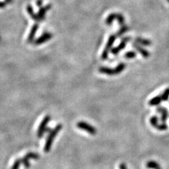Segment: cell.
Masks as SVG:
<instances>
[{"label": "cell", "instance_id": "cell-1", "mask_svg": "<svg viewBox=\"0 0 169 169\" xmlns=\"http://www.w3.org/2000/svg\"><path fill=\"white\" fill-rule=\"evenodd\" d=\"M63 128V125H61V123H59L58 125L55 126V128L54 129L52 130V131L50 132V134H49L48 137H47L46 140V142L45 144V147H44V151L45 152H49L50 151L51 148H52V144L54 142V140L57 137V135H58V133L61 131V130Z\"/></svg>", "mask_w": 169, "mask_h": 169}, {"label": "cell", "instance_id": "cell-2", "mask_svg": "<svg viewBox=\"0 0 169 169\" xmlns=\"http://www.w3.org/2000/svg\"><path fill=\"white\" fill-rule=\"evenodd\" d=\"M116 36H117V35H114V34L110 35L109 40H108L107 41V43H106V46L104 49V51H103L102 54H101V58L102 60H106V59H107L108 57H109V52H111V50H112L113 45H114V42L116 41Z\"/></svg>", "mask_w": 169, "mask_h": 169}, {"label": "cell", "instance_id": "cell-3", "mask_svg": "<svg viewBox=\"0 0 169 169\" xmlns=\"http://www.w3.org/2000/svg\"><path fill=\"white\" fill-rule=\"evenodd\" d=\"M115 20H117L119 25H123L125 24V18L121 13H110L107 18H106L105 23L106 25H111Z\"/></svg>", "mask_w": 169, "mask_h": 169}, {"label": "cell", "instance_id": "cell-4", "mask_svg": "<svg viewBox=\"0 0 169 169\" xmlns=\"http://www.w3.org/2000/svg\"><path fill=\"white\" fill-rule=\"evenodd\" d=\"M76 126L80 130L87 132L89 134L92 135L97 134V129L94 126H92V125L89 124L88 123L85 122V121H80V122L77 123Z\"/></svg>", "mask_w": 169, "mask_h": 169}, {"label": "cell", "instance_id": "cell-5", "mask_svg": "<svg viewBox=\"0 0 169 169\" xmlns=\"http://www.w3.org/2000/svg\"><path fill=\"white\" fill-rule=\"evenodd\" d=\"M51 120V117L50 116H46L45 118H43V120L42 121L41 123L39 126L38 130V133H37V135H38V138H41L43 136L44 133H45V131H46L47 128V124L50 122Z\"/></svg>", "mask_w": 169, "mask_h": 169}, {"label": "cell", "instance_id": "cell-6", "mask_svg": "<svg viewBox=\"0 0 169 169\" xmlns=\"http://www.w3.org/2000/svg\"><path fill=\"white\" fill-rule=\"evenodd\" d=\"M52 38H53V34L52 33H49V32H46V33H44L42 35H40L36 40H34L33 44L36 45V46H38V45H40L42 44L48 42Z\"/></svg>", "mask_w": 169, "mask_h": 169}, {"label": "cell", "instance_id": "cell-7", "mask_svg": "<svg viewBox=\"0 0 169 169\" xmlns=\"http://www.w3.org/2000/svg\"><path fill=\"white\" fill-rule=\"evenodd\" d=\"M130 40H131V38H130L129 37H126V38H123L122 40H121V43L119 44V45H118L117 47H114V48H113L112 50H111V53L113 54H117L119 53L121 50H123V49L126 47L127 42H129Z\"/></svg>", "mask_w": 169, "mask_h": 169}, {"label": "cell", "instance_id": "cell-8", "mask_svg": "<svg viewBox=\"0 0 169 169\" xmlns=\"http://www.w3.org/2000/svg\"><path fill=\"white\" fill-rule=\"evenodd\" d=\"M39 28V25L38 23H35L32 26L31 30H30L29 35H28V38H27V42L28 43H33L35 40V35H36L37 31H38Z\"/></svg>", "mask_w": 169, "mask_h": 169}, {"label": "cell", "instance_id": "cell-9", "mask_svg": "<svg viewBox=\"0 0 169 169\" xmlns=\"http://www.w3.org/2000/svg\"><path fill=\"white\" fill-rule=\"evenodd\" d=\"M51 8H52V4H47V5H45V6H42V7L40 8V9H39L38 12V13H37V14H38V16L39 17V18H40V21H43V20L45 19V14H46L47 11H48L49 10H50Z\"/></svg>", "mask_w": 169, "mask_h": 169}, {"label": "cell", "instance_id": "cell-10", "mask_svg": "<svg viewBox=\"0 0 169 169\" xmlns=\"http://www.w3.org/2000/svg\"><path fill=\"white\" fill-rule=\"evenodd\" d=\"M156 111L161 114V121L162 123H166L168 118V111L166 108L163 106H159L156 108Z\"/></svg>", "mask_w": 169, "mask_h": 169}, {"label": "cell", "instance_id": "cell-11", "mask_svg": "<svg viewBox=\"0 0 169 169\" xmlns=\"http://www.w3.org/2000/svg\"><path fill=\"white\" fill-rule=\"evenodd\" d=\"M133 48H135V50H137V52H139L140 54L145 59L149 58V57L150 55L149 52L147 50H145V48H143V47H142V45H140L138 43H133Z\"/></svg>", "mask_w": 169, "mask_h": 169}, {"label": "cell", "instance_id": "cell-12", "mask_svg": "<svg viewBox=\"0 0 169 169\" xmlns=\"http://www.w3.org/2000/svg\"><path fill=\"white\" fill-rule=\"evenodd\" d=\"M99 71L102 74H105L107 75H117L116 74V69L111 68L109 67H106V66H101L99 68Z\"/></svg>", "mask_w": 169, "mask_h": 169}, {"label": "cell", "instance_id": "cell-13", "mask_svg": "<svg viewBox=\"0 0 169 169\" xmlns=\"http://www.w3.org/2000/svg\"><path fill=\"white\" fill-rule=\"evenodd\" d=\"M26 10H27V12H28V14L30 15V16L32 18V19H33L34 21H35L37 22H40V18H39L38 14L34 12L33 6H32L30 4L27 5Z\"/></svg>", "mask_w": 169, "mask_h": 169}, {"label": "cell", "instance_id": "cell-14", "mask_svg": "<svg viewBox=\"0 0 169 169\" xmlns=\"http://www.w3.org/2000/svg\"><path fill=\"white\" fill-rule=\"evenodd\" d=\"M135 42H136V43L142 45V46L147 47L150 46L152 45L151 40H149V39H145L142 38H137L135 39Z\"/></svg>", "mask_w": 169, "mask_h": 169}, {"label": "cell", "instance_id": "cell-15", "mask_svg": "<svg viewBox=\"0 0 169 169\" xmlns=\"http://www.w3.org/2000/svg\"><path fill=\"white\" fill-rule=\"evenodd\" d=\"M162 101L163 100H162L161 95L159 94V95H157L156 97H153L152 99H150L149 101V104L150 106H157L160 104Z\"/></svg>", "mask_w": 169, "mask_h": 169}, {"label": "cell", "instance_id": "cell-16", "mask_svg": "<svg viewBox=\"0 0 169 169\" xmlns=\"http://www.w3.org/2000/svg\"><path fill=\"white\" fill-rule=\"evenodd\" d=\"M147 168L149 169H159L161 168L159 163L155 161H149L146 163Z\"/></svg>", "mask_w": 169, "mask_h": 169}, {"label": "cell", "instance_id": "cell-17", "mask_svg": "<svg viewBox=\"0 0 169 169\" xmlns=\"http://www.w3.org/2000/svg\"><path fill=\"white\" fill-rule=\"evenodd\" d=\"M126 64L123 63V62H121V63H120L118 65L116 66V67H115V69H116V74L118 75V74L121 73V72H123V71L126 69Z\"/></svg>", "mask_w": 169, "mask_h": 169}, {"label": "cell", "instance_id": "cell-18", "mask_svg": "<svg viewBox=\"0 0 169 169\" xmlns=\"http://www.w3.org/2000/svg\"><path fill=\"white\" fill-rule=\"evenodd\" d=\"M128 29H129V28H128V26H127V25H126L125 24L121 25V28L118 30L117 33H116V35L118 37H121V35H123V34L126 33V32L128 30Z\"/></svg>", "mask_w": 169, "mask_h": 169}, {"label": "cell", "instance_id": "cell-19", "mask_svg": "<svg viewBox=\"0 0 169 169\" xmlns=\"http://www.w3.org/2000/svg\"><path fill=\"white\" fill-rule=\"evenodd\" d=\"M159 119L156 116H153L150 118L149 119V123L151 124L152 126H153L154 128H156L157 126V125L159 124Z\"/></svg>", "mask_w": 169, "mask_h": 169}, {"label": "cell", "instance_id": "cell-20", "mask_svg": "<svg viewBox=\"0 0 169 169\" xmlns=\"http://www.w3.org/2000/svg\"><path fill=\"white\" fill-rule=\"evenodd\" d=\"M25 156L28 157L29 159H34V160H38L40 159V156H39L38 154L35 153V152H28V154H25Z\"/></svg>", "mask_w": 169, "mask_h": 169}, {"label": "cell", "instance_id": "cell-21", "mask_svg": "<svg viewBox=\"0 0 169 169\" xmlns=\"http://www.w3.org/2000/svg\"><path fill=\"white\" fill-rule=\"evenodd\" d=\"M21 163H23V165L24 166L25 168H29L30 166V159L28 158L26 156H25L21 159Z\"/></svg>", "mask_w": 169, "mask_h": 169}, {"label": "cell", "instance_id": "cell-22", "mask_svg": "<svg viewBox=\"0 0 169 169\" xmlns=\"http://www.w3.org/2000/svg\"><path fill=\"white\" fill-rule=\"evenodd\" d=\"M155 128H156L157 131H166L167 129H168V126H167V125L165 123H159V124L157 125V126Z\"/></svg>", "mask_w": 169, "mask_h": 169}, {"label": "cell", "instance_id": "cell-23", "mask_svg": "<svg viewBox=\"0 0 169 169\" xmlns=\"http://www.w3.org/2000/svg\"><path fill=\"white\" fill-rule=\"evenodd\" d=\"M137 53L134 51H131V52H128L125 54L124 57L125 58L128 59H134L136 57Z\"/></svg>", "mask_w": 169, "mask_h": 169}, {"label": "cell", "instance_id": "cell-24", "mask_svg": "<svg viewBox=\"0 0 169 169\" xmlns=\"http://www.w3.org/2000/svg\"><path fill=\"white\" fill-rule=\"evenodd\" d=\"M161 95L162 100L164 101L168 100L169 98V88L166 89Z\"/></svg>", "mask_w": 169, "mask_h": 169}, {"label": "cell", "instance_id": "cell-25", "mask_svg": "<svg viewBox=\"0 0 169 169\" xmlns=\"http://www.w3.org/2000/svg\"><path fill=\"white\" fill-rule=\"evenodd\" d=\"M21 163V159H16L13 163L12 166H11V169H19Z\"/></svg>", "mask_w": 169, "mask_h": 169}, {"label": "cell", "instance_id": "cell-26", "mask_svg": "<svg viewBox=\"0 0 169 169\" xmlns=\"http://www.w3.org/2000/svg\"><path fill=\"white\" fill-rule=\"evenodd\" d=\"M42 4H43V1L42 0H37L36 1V5L38 7H42Z\"/></svg>", "mask_w": 169, "mask_h": 169}, {"label": "cell", "instance_id": "cell-27", "mask_svg": "<svg viewBox=\"0 0 169 169\" xmlns=\"http://www.w3.org/2000/svg\"><path fill=\"white\" fill-rule=\"evenodd\" d=\"M119 167H120V169H128L126 164L124 163H121V164H120V166H119Z\"/></svg>", "mask_w": 169, "mask_h": 169}, {"label": "cell", "instance_id": "cell-28", "mask_svg": "<svg viewBox=\"0 0 169 169\" xmlns=\"http://www.w3.org/2000/svg\"><path fill=\"white\" fill-rule=\"evenodd\" d=\"M6 3L5 1H0V8H4L6 6Z\"/></svg>", "mask_w": 169, "mask_h": 169}, {"label": "cell", "instance_id": "cell-29", "mask_svg": "<svg viewBox=\"0 0 169 169\" xmlns=\"http://www.w3.org/2000/svg\"><path fill=\"white\" fill-rule=\"evenodd\" d=\"M12 1H13V0H5L4 1L6 3V4H11V3L12 2Z\"/></svg>", "mask_w": 169, "mask_h": 169}, {"label": "cell", "instance_id": "cell-30", "mask_svg": "<svg viewBox=\"0 0 169 169\" xmlns=\"http://www.w3.org/2000/svg\"><path fill=\"white\" fill-rule=\"evenodd\" d=\"M167 1H168V2H169V0H167Z\"/></svg>", "mask_w": 169, "mask_h": 169}, {"label": "cell", "instance_id": "cell-31", "mask_svg": "<svg viewBox=\"0 0 169 169\" xmlns=\"http://www.w3.org/2000/svg\"><path fill=\"white\" fill-rule=\"evenodd\" d=\"M159 169H161V168H159Z\"/></svg>", "mask_w": 169, "mask_h": 169}]
</instances>
